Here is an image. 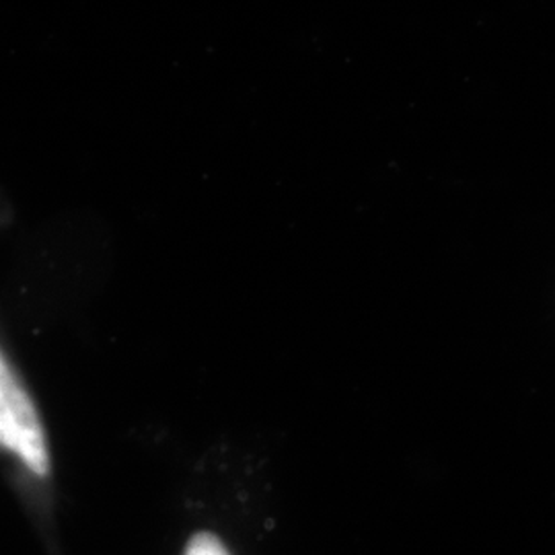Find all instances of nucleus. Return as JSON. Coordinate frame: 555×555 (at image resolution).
Instances as JSON below:
<instances>
[{
	"mask_svg": "<svg viewBox=\"0 0 555 555\" xmlns=\"http://www.w3.org/2000/svg\"><path fill=\"white\" fill-rule=\"evenodd\" d=\"M0 440L2 447L17 453L34 474H48L50 456L36 405L4 357L0 364Z\"/></svg>",
	"mask_w": 555,
	"mask_h": 555,
	"instance_id": "f257e3e1",
	"label": "nucleus"
},
{
	"mask_svg": "<svg viewBox=\"0 0 555 555\" xmlns=\"http://www.w3.org/2000/svg\"><path fill=\"white\" fill-rule=\"evenodd\" d=\"M185 555H229L219 539L210 533H198L190 541Z\"/></svg>",
	"mask_w": 555,
	"mask_h": 555,
	"instance_id": "f03ea898",
	"label": "nucleus"
}]
</instances>
